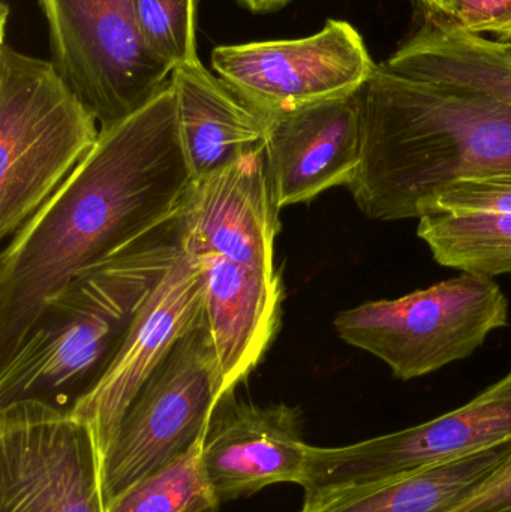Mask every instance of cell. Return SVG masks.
Instances as JSON below:
<instances>
[{
  "mask_svg": "<svg viewBox=\"0 0 511 512\" xmlns=\"http://www.w3.org/2000/svg\"><path fill=\"white\" fill-rule=\"evenodd\" d=\"M429 213H511V173L453 183L420 203L419 219Z\"/></svg>",
  "mask_w": 511,
  "mask_h": 512,
  "instance_id": "7402d4cb",
  "label": "cell"
},
{
  "mask_svg": "<svg viewBox=\"0 0 511 512\" xmlns=\"http://www.w3.org/2000/svg\"><path fill=\"white\" fill-rule=\"evenodd\" d=\"M452 24L471 35L511 42V0H456Z\"/></svg>",
  "mask_w": 511,
  "mask_h": 512,
  "instance_id": "603a6c76",
  "label": "cell"
},
{
  "mask_svg": "<svg viewBox=\"0 0 511 512\" xmlns=\"http://www.w3.org/2000/svg\"><path fill=\"white\" fill-rule=\"evenodd\" d=\"M194 255L203 270L204 318L230 394L269 349L281 319L284 288L279 274L221 256Z\"/></svg>",
  "mask_w": 511,
  "mask_h": 512,
  "instance_id": "9a60e30c",
  "label": "cell"
},
{
  "mask_svg": "<svg viewBox=\"0 0 511 512\" xmlns=\"http://www.w3.org/2000/svg\"><path fill=\"white\" fill-rule=\"evenodd\" d=\"M511 173V105L377 63L362 89V161L348 189L372 221L419 219L453 183Z\"/></svg>",
  "mask_w": 511,
  "mask_h": 512,
  "instance_id": "7a4b0ae2",
  "label": "cell"
},
{
  "mask_svg": "<svg viewBox=\"0 0 511 512\" xmlns=\"http://www.w3.org/2000/svg\"><path fill=\"white\" fill-rule=\"evenodd\" d=\"M180 146L192 180L264 147L269 114L258 110L200 60L171 72Z\"/></svg>",
  "mask_w": 511,
  "mask_h": 512,
  "instance_id": "2e32d148",
  "label": "cell"
},
{
  "mask_svg": "<svg viewBox=\"0 0 511 512\" xmlns=\"http://www.w3.org/2000/svg\"><path fill=\"white\" fill-rule=\"evenodd\" d=\"M279 210L261 147L209 176L192 180L179 212L183 246L194 254L221 256L278 274Z\"/></svg>",
  "mask_w": 511,
  "mask_h": 512,
  "instance_id": "7c38bea8",
  "label": "cell"
},
{
  "mask_svg": "<svg viewBox=\"0 0 511 512\" xmlns=\"http://www.w3.org/2000/svg\"><path fill=\"white\" fill-rule=\"evenodd\" d=\"M511 454V439L473 456L380 486L308 493L299 512H450Z\"/></svg>",
  "mask_w": 511,
  "mask_h": 512,
  "instance_id": "ac0fdd59",
  "label": "cell"
},
{
  "mask_svg": "<svg viewBox=\"0 0 511 512\" xmlns=\"http://www.w3.org/2000/svg\"><path fill=\"white\" fill-rule=\"evenodd\" d=\"M101 125L53 62L0 50V239L14 236L98 143Z\"/></svg>",
  "mask_w": 511,
  "mask_h": 512,
  "instance_id": "277c9868",
  "label": "cell"
},
{
  "mask_svg": "<svg viewBox=\"0 0 511 512\" xmlns=\"http://www.w3.org/2000/svg\"><path fill=\"white\" fill-rule=\"evenodd\" d=\"M212 68L249 104L279 114L360 92L377 63L353 24L329 20L306 38L216 47Z\"/></svg>",
  "mask_w": 511,
  "mask_h": 512,
  "instance_id": "30bf717a",
  "label": "cell"
},
{
  "mask_svg": "<svg viewBox=\"0 0 511 512\" xmlns=\"http://www.w3.org/2000/svg\"><path fill=\"white\" fill-rule=\"evenodd\" d=\"M0 512H105L101 450L69 409L0 406Z\"/></svg>",
  "mask_w": 511,
  "mask_h": 512,
  "instance_id": "ba28073f",
  "label": "cell"
},
{
  "mask_svg": "<svg viewBox=\"0 0 511 512\" xmlns=\"http://www.w3.org/2000/svg\"><path fill=\"white\" fill-rule=\"evenodd\" d=\"M135 23L147 50L171 69L198 59L197 0H132Z\"/></svg>",
  "mask_w": 511,
  "mask_h": 512,
  "instance_id": "44dd1931",
  "label": "cell"
},
{
  "mask_svg": "<svg viewBox=\"0 0 511 512\" xmlns=\"http://www.w3.org/2000/svg\"><path fill=\"white\" fill-rule=\"evenodd\" d=\"M509 319V300L492 277L461 273L395 300L366 301L333 325L342 342L410 381L470 357Z\"/></svg>",
  "mask_w": 511,
  "mask_h": 512,
  "instance_id": "5b68a950",
  "label": "cell"
},
{
  "mask_svg": "<svg viewBox=\"0 0 511 512\" xmlns=\"http://www.w3.org/2000/svg\"><path fill=\"white\" fill-rule=\"evenodd\" d=\"M53 65L102 128L147 104L173 69L141 39L132 0H38Z\"/></svg>",
  "mask_w": 511,
  "mask_h": 512,
  "instance_id": "52a82bcc",
  "label": "cell"
},
{
  "mask_svg": "<svg viewBox=\"0 0 511 512\" xmlns=\"http://www.w3.org/2000/svg\"><path fill=\"white\" fill-rule=\"evenodd\" d=\"M180 251L177 215L120 254L72 277L45 304L15 351L0 361V406L23 399L60 408L74 405L107 369Z\"/></svg>",
  "mask_w": 511,
  "mask_h": 512,
  "instance_id": "3957f363",
  "label": "cell"
},
{
  "mask_svg": "<svg viewBox=\"0 0 511 512\" xmlns=\"http://www.w3.org/2000/svg\"><path fill=\"white\" fill-rule=\"evenodd\" d=\"M204 435L185 454L117 496L105 512H218L222 504L201 456Z\"/></svg>",
  "mask_w": 511,
  "mask_h": 512,
  "instance_id": "ffe728a7",
  "label": "cell"
},
{
  "mask_svg": "<svg viewBox=\"0 0 511 512\" xmlns=\"http://www.w3.org/2000/svg\"><path fill=\"white\" fill-rule=\"evenodd\" d=\"M203 312V270L182 243V251L141 307L107 369L69 408L92 430L101 456L138 391Z\"/></svg>",
  "mask_w": 511,
  "mask_h": 512,
  "instance_id": "8fae6325",
  "label": "cell"
},
{
  "mask_svg": "<svg viewBox=\"0 0 511 512\" xmlns=\"http://www.w3.org/2000/svg\"><path fill=\"white\" fill-rule=\"evenodd\" d=\"M252 12L278 11L293 0H237Z\"/></svg>",
  "mask_w": 511,
  "mask_h": 512,
  "instance_id": "484cf974",
  "label": "cell"
},
{
  "mask_svg": "<svg viewBox=\"0 0 511 512\" xmlns=\"http://www.w3.org/2000/svg\"><path fill=\"white\" fill-rule=\"evenodd\" d=\"M264 158L279 209L348 188L362 161V90L269 114Z\"/></svg>",
  "mask_w": 511,
  "mask_h": 512,
  "instance_id": "4fadbf2b",
  "label": "cell"
},
{
  "mask_svg": "<svg viewBox=\"0 0 511 512\" xmlns=\"http://www.w3.org/2000/svg\"><path fill=\"white\" fill-rule=\"evenodd\" d=\"M450 512H511V454L473 495Z\"/></svg>",
  "mask_w": 511,
  "mask_h": 512,
  "instance_id": "cb8c5ba5",
  "label": "cell"
},
{
  "mask_svg": "<svg viewBox=\"0 0 511 512\" xmlns=\"http://www.w3.org/2000/svg\"><path fill=\"white\" fill-rule=\"evenodd\" d=\"M233 393L216 406L201 448L219 502L248 498L273 484L300 486L311 445L303 441L299 409L239 402Z\"/></svg>",
  "mask_w": 511,
  "mask_h": 512,
  "instance_id": "5bb4252c",
  "label": "cell"
},
{
  "mask_svg": "<svg viewBox=\"0 0 511 512\" xmlns=\"http://www.w3.org/2000/svg\"><path fill=\"white\" fill-rule=\"evenodd\" d=\"M191 183L170 78L140 110L101 129L89 155L3 249L0 361L72 277L174 221Z\"/></svg>",
  "mask_w": 511,
  "mask_h": 512,
  "instance_id": "6da1fadb",
  "label": "cell"
},
{
  "mask_svg": "<svg viewBox=\"0 0 511 512\" xmlns=\"http://www.w3.org/2000/svg\"><path fill=\"white\" fill-rule=\"evenodd\" d=\"M417 234L435 261L462 273H511V213H429Z\"/></svg>",
  "mask_w": 511,
  "mask_h": 512,
  "instance_id": "d6986e66",
  "label": "cell"
},
{
  "mask_svg": "<svg viewBox=\"0 0 511 512\" xmlns=\"http://www.w3.org/2000/svg\"><path fill=\"white\" fill-rule=\"evenodd\" d=\"M511 439V370L467 405L434 420L347 447H309L302 489L380 486L473 456Z\"/></svg>",
  "mask_w": 511,
  "mask_h": 512,
  "instance_id": "9c48e42d",
  "label": "cell"
},
{
  "mask_svg": "<svg viewBox=\"0 0 511 512\" xmlns=\"http://www.w3.org/2000/svg\"><path fill=\"white\" fill-rule=\"evenodd\" d=\"M390 71L477 90L511 105V42L471 35L452 23L422 26L384 60Z\"/></svg>",
  "mask_w": 511,
  "mask_h": 512,
  "instance_id": "e0dca14e",
  "label": "cell"
},
{
  "mask_svg": "<svg viewBox=\"0 0 511 512\" xmlns=\"http://www.w3.org/2000/svg\"><path fill=\"white\" fill-rule=\"evenodd\" d=\"M423 18L452 23L455 17L456 0H413Z\"/></svg>",
  "mask_w": 511,
  "mask_h": 512,
  "instance_id": "d4e9b609",
  "label": "cell"
},
{
  "mask_svg": "<svg viewBox=\"0 0 511 512\" xmlns=\"http://www.w3.org/2000/svg\"><path fill=\"white\" fill-rule=\"evenodd\" d=\"M227 394L203 312L138 391L102 456L105 507L185 454Z\"/></svg>",
  "mask_w": 511,
  "mask_h": 512,
  "instance_id": "8992f818",
  "label": "cell"
}]
</instances>
